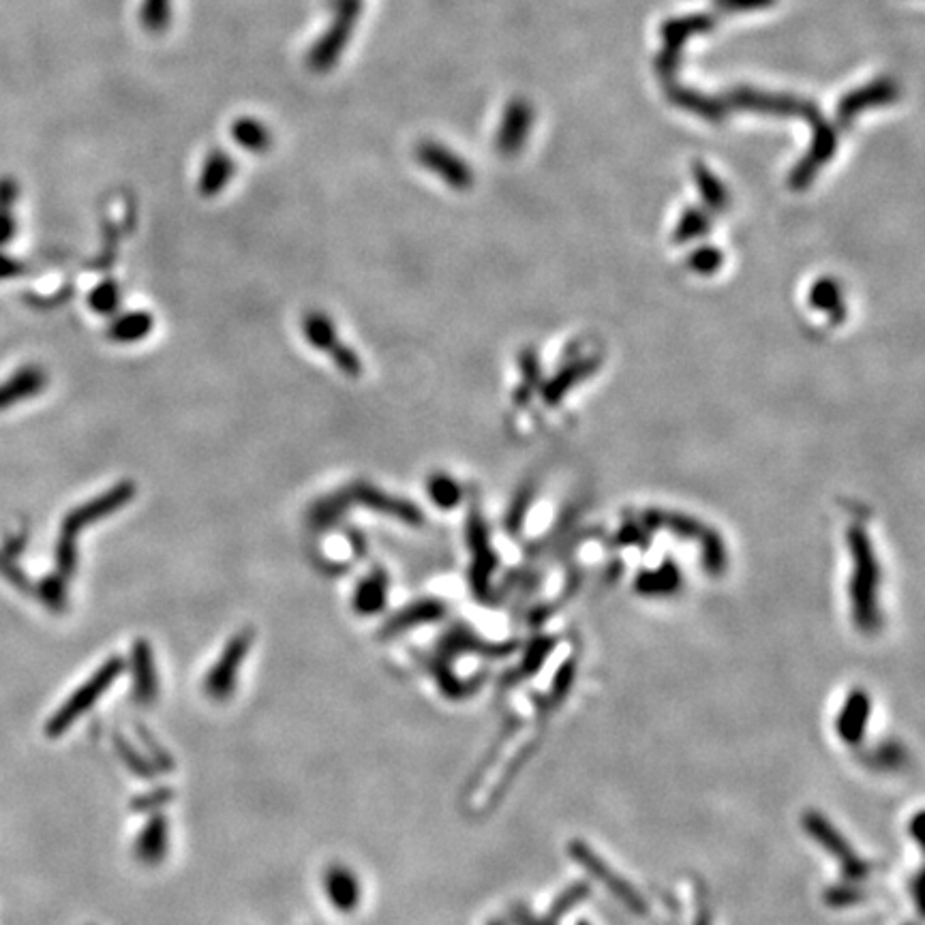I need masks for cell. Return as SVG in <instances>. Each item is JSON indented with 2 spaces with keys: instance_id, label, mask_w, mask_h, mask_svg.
Segmentation results:
<instances>
[{
  "instance_id": "1",
  "label": "cell",
  "mask_w": 925,
  "mask_h": 925,
  "mask_svg": "<svg viewBox=\"0 0 925 925\" xmlns=\"http://www.w3.org/2000/svg\"><path fill=\"white\" fill-rule=\"evenodd\" d=\"M846 540L853 559L851 585H848L853 621L863 634H872L881 628V606H878L881 568H878L872 542L861 527L853 525L848 529Z\"/></svg>"
},
{
  "instance_id": "2",
  "label": "cell",
  "mask_w": 925,
  "mask_h": 925,
  "mask_svg": "<svg viewBox=\"0 0 925 925\" xmlns=\"http://www.w3.org/2000/svg\"><path fill=\"white\" fill-rule=\"evenodd\" d=\"M645 523L651 529H669L671 534L679 538L696 540L701 544V559H703V568L707 570V574L722 576L726 572V566H729V553H726L722 536L714 532L711 527L688 517V514L660 512V510L647 512Z\"/></svg>"
},
{
  "instance_id": "3",
  "label": "cell",
  "mask_w": 925,
  "mask_h": 925,
  "mask_svg": "<svg viewBox=\"0 0 925 925\" xmlns=\"http://www.w3.org/2000/svg\"><path fill=\"white\" fill-rule=\"evenodd\" d=\"M123 671H125L123 658H110L103 666H99L97 673L90 677L84 686L75 690L67 699V703L50 718L48 729H45L48 735L58 737V735H63L67 729H71V726L80 720V716H84L86 711L95 707L99 696H103L112 688V684L120 675H123Z\"/></svg>"
},
{
  "instance_id": "4",
  "label": "cell",
  "mask_w": 925,
  "mask_h": 925,
  "mask_svg": "<svg viewBox=\"0 0 925 925\" xmlns=\"http://www.w3.org/2000/svg\"><path fill=\"white\" fill-rule=\"evenodd\" d=\"M801 827L803 831H808V836L818 846L825 848V851L840 863L846 881L861 883L870 876L872 872L870 863L866 859H861V855L851 844H848V840L842 836V833L833 827V823L825 814L816 812V810L806 812L801 816Z\"/></svg>"
},
{
  "instance_id": "5",
  "label": "cell",
  "mask_w": 925,
  "mask_h": 925,
  "mask_svg": "<svg viewBox=\"0 0 925 925\" xmlns=\"http://www.w3.org/2000/svg\"><path fill=\"white\" fill-rule=\"evenodd\" d=\"M568 853L574 863H579V866L591 878H596L598 883H602L606 891H609L615 900L624 904L630 913L639 915V917L647 915L649 908H647V900L641 896V891L636 889L630 881H626V878L619 872H615L589 844H585L583 840H572L568 844Z\"/></svg>"
},
{
  "instance_id": "6",
  "label": "cell",
  "mask_w": 925,
  "mask_h": 925,
  "mask_svg": "<svg viewBox=\"0 0 925 925\" xmlns=\"http://www.w3.org/2000/svg\"><path fill=\"white\" fill-rule=\"evenodd\" d=\"M467 544L472 549V568H469V585L478 600H487L491 594V581L497 570L499 557L495 555L489 538V527L482 512L472 508L467 517Z\"/></svg>"
},
{
  "instance_id": "7",
  "label": "cell",
  "mask_w": 925,
  "mask_h": 925,
  "mask_svg": "<svg viewBox=\"0 0 925 925\" xmlns=\"http://www.w3.org/2000/svg\"><path fill=\"white\" fill-rule=\"evenodd\" d=\"M253 645V632L240 630L227 641L223 654L212 664V669L204 677V692L212 701H227L236 690L238 671L242 662L247 660L249 649Z\"/></svg>"
},
{
  "instance_id": "8",
  "label": "cell",
  "mask_w": 925,
  "mask_h": 925,
  "mask_svg": "<svg viewBox=\"0 0 925 925\" xmlns=\"http://www.w3.org/2000/svg\"><path fill=\"white\" fill-rule=\"evenodd\" d=\"M302 335L305 339L324 354H330L332 362L339 371L350 377L362 375V360L356 356L354 350H350L345 343L339 341L337 328L332 324L330 317L322 311H311L305 315L302 320Z\"/></svg>"
},
{
  "instance_id": "9",
  "label": "cell",
  "mask_w": 925,
  "mask_h": 925,
  "mask_svg": "<svg viewBox=\"0 0 925 925\" xmlns=\"http://www.w3.org/2000/svg\"><path fill=\"white\" fill-rule=\"evenodd\" d=\"M337 18L328 28V33L313 45L309 54V65L313 71H328L337 63L343 48L352 37L358 13L362 9V0H335Z\"/></svg>"
},
{
  "instance_id": "10",
  "label": "cell",
  "mask_w": 925,
  "mask_h": 925,
  "mask_svg": "<svg viewBox=\"0 0 925 925\" xmlns=\"http://www.w3.org/2000/svg\"><path fill=\"white\" fill-rule=\"evenodd\" d=\"M133 497H135V484L129 482V480L118 482L116 487H112L110 491H105L103 495L95 497L93 502H88V504L80 506L78 510H73L67 517V521H65L63 536H60V538L75 542V536H78V532H82L84 527L93 525V523H97V521H101L105 517H110L112 512H116L120 508H125Z\"/></svg>"
},
{
  "instance_id": "11",
  "label": "cell",
  "mask_w": 925,
  "mask_h": 925,
  "mask_svg": "<svg viewBox=\"0 0 925 925\" xmlns=\"http://www.w3.org/2000/svg\"><path fill=\"white\" fill-rule=\"evenodd\" d=\"M812 129H814V140L810 146V153L795 165L791 178H788V185H791L795 191L808 189L812 185V180L816 178L818 170L829 163V159L833 157V153H836V148H838V135L829 123H825V118L812 120Z\"/></svg>"
},
{
  "instance_id": "12",
  "label": "cell",
  "mask_w": 925,
  "mask_h": 925,
  "mask_svg": "<svg viewBox=\"0 0 925 925\" xmlns=\"http://www.w3.org/2000/svg\"><path fill=\"white\" fill-rule=\"evenodd\" d=\"M416 159L422 168L431 170L437 178H442L446 185L457 191H467L474 185V172L469 163L452 153L450 148L435 144V142H422L416 148Z\"/></svg>"
},
{
  "instance_id": "13",
  "label": "cell",
  "mask_w": 925,
  "mask_h": 925,
  "mask_svg": "<svg viewBox=\"0 0 925 925\" xmlns=\"http://www.w3.org/2000/svg\"><path fill=\"white\" fill-rule=\"evenodd\" d=\"M345 493L347 497H350L352 504H360L379 514H386V517L403 521L407 525L424 523V514L416 504L407 502V499H401V497H392L384 493L382 489L373 487V484L369 482H356L352 484V487H347Z\"/></svg>"
},
{
  "instance_id": "14",
  "label": "cell",
  "mask_w": 925,
  "mask_h": 925,
  "mask_svg": "<svg viewBox=\"0 0 925 925\" xmlns=\"http://www.w3.org/2000/svg\"><path fill=\"white\" fill-rule=\"evenodd\" d=\"M729 103L735 105L739 110H752V112H765V114H801L806 116V120H816L821 118L818 110L812 103H803L793 97H784V95H767V93H756V90L750 88H739L733 90L729 95Z\"/></svg>"
},
{
  "instance_id": "15",
  "label": "cell",
  "mask_w": 925,
  "mask_h": 925,
  "mask_svg": "<svg viewBox=\"0 0 925 925\" xmlns=\"http://www.w3.org/2000/svg\"><path fill=\"white\" fill-rule=\"evenodd\" d=\"M517 649V643H489L480 639L476 632L467 626H454L448 634L439 641V658L450 660L461 654H476L484 658H506Z\"/></svg>"
},
{
  "instance_id": "16",
  "label": "cell",
  "mask_w": 925,
  "mask_h": 925,
  "mask_svg": "<svg viewBox=\"0 0 925 925\" xmlns=\"http://www.w3.org/2000/svg\"><path fill=\"white\" fill-rule=\"evenodd\" d=\"M872 714V701L866 690H853L846 696L844 707L836 720V733L846 746H859L866 737Z\"/></svg>"
},
{
  "instance_id": "17",
  "label": "cell",
  "mask_w": 925,
  "mask_h": 925,
  "mask_svg": "<svg viewBox=\"0 0 925 925\" xmlns=\"http://www.w3.org/2000/svg\"><path fill=\"white\" fill-rule=\"evenodd\" d=\"M324 893L337 913H354L362 902V885L358 876L341 863H332L324 872Z\"/></svg>"
},
{
  "instance_id": "18",
  "label": "cell",
  "mask_w": 925,
  "mask_h": 925,
  "mask_svg": "<svg viewBox=\"0 0 925 925\" xmlns=\"http://www.w3.org/2000/svg\"><path fill=\"white\" fill-rule=\"evenodd\" d=\"M446 611L448 609L442 600L422 598L414 604L405 606V609H401L394 617H390L384 624V628L379 630V636H382V639H392V636H399L412 628H418L424 624H437V621L444 619Z\"/></svg>"
},
{
  "instance_id": "19",
  "label": "cell",
  "mask_w": 925,
  "mask_h": 925,
  "mask_svg": "<svg viewBox=\"0 0 925 925\" xmlns=\"http://www.w3.org/2000/svg\"><path fill=\"white\" fill-rule=\"evenodd\" d=\"M131 677H133V696L142 705H150L159 696V675L153 647L148 641H135L131 649Z\"/></svg>"
},
{
  "instance_id": "20",
  "label": "cell",
  "mask_w": 925,
  "mask_h": 925,
  "mask_svg": "<svg viewBox=\"0 0 925 925\" xmlns=\"http://www.w3.org/2000/svg\"><path fill=\"white\" fill-rule=\"evenodd\" d=\"M532 118H534V112L523 99L510 101L508 110L504 114V120H502V127H499V133H497L499 153L506 157L519 153L527 140L529 127H532Z\"/></svg>"
},
{
  "instance_id": "21",
  "label": "cell",
  "mask_w": 925,
  "mask_h": 925,
  "mask_svg": "<svg viewBox=\"0 0 925 925\" xmlns=\"http://www.w3.org/2000/svg\"><path fill=\"white\" fill-rule=\"evenodd\" d=\"M898 95H900V90L891 80H878L866 88L853 90V93L846 95L838 105V123L848 125L863 110L878 108V105H887L891 101H896Z\"/></svg>"
},
{
  "instance_id": "22",
  "label": "cell",
  "mask_w": 925,
  "mask_h": 925,
  "mask_svg": "<svg viewBox=\"0 0 925 925\" xmlns=\"http://www.w3.org/2000/svg\"><path fill=\"white\" fill-rule=\"evenodd\" d=\"M600 365H602V360L598 356H581V358H574L572 362H568L566 367H561L549 379V382L544 384V388H542L544 403L557 405L572 388H576L581 382H585L589 375H594Z\"/></svg>"
},
{
  "instance_id": "23",
  "label": "cell",
  "mask_w": 925,
  "mask_h": 925,
  "mask_svg": "<svg viewBox=\"0 0 925 925\" xmlns=\"http://www.w3.org/2000/svg\"><path fill=\"white\" fill-rule=\"evenodd\" d=\"M170 851V825L163 814H153L133 844V855L144 866H159Z\"/></svg>"
},
{
  "instance_id": "24",
  "label": "cell",
  "mask_w": 925,
  "mask_h": 925,
  "mask_svg": "<svg viewBox=\"0 0 925 925\" xmlns=\"http://www.w3.org/2000/svg\"><path fill=\"white\" fill-rule=\"evenodd\" d=\"M707 28H714V18H709V15H694V18L675 20V22L664 24L662 33H664L666 48H664L662 56L658 58L660 73L662 75H671L675 71V65H677L681 43H684L692 33H699V30H707Z\"/></svg>"
},
{
  "instance_id": "25",
  "label": "cell",
  "mask_w": 925,
  "mask_h": 925,
  "mask_svg": "<svg viewBox=\"0 0 925 925\" xmlns=\"http://www.w3.org/2000/svg\"><path fill=\"white\" fill-rule=\"evenodd\" d=\"M388 589H390V579H388L386 570L382 568L371 570L367 576H362L354 589V596H352L354 611L362 617L382 613L388 602Z\"/></svg>"
},
{
  "instance_id": "26",
  "label": "cell",
  "mask_w": 925,
  "mask_h": 925,
  "mask_svg": "<svg viewBox=\"0 0 925 925\" xmlns=\"http://www.w3.org/2000/svg\"><path fill=\"white\" fill-rule=\"evenodd\" d=\"M684 585V576L673 559H664L656 570H643L634 581V591L645 598L673 596Z\"/></svg>"
},
{
  "instance_id": "27",
  "label": "cell",
  "mask_w": 925,
  "mask_h": 925,
  "mask_svg": "<svg viewBox=\"0 0 925 925\" xmlns=\"http://www.w3.org/2000/svg\"><path fill=\"white\" fill-rule=\"evenodd\" d=\"M234 161L232 157L225 153V150H210V155L206 157L202 165V174H200V193L204 197H215L219 195L227 183H230L234 176Z\"/></svg>"
},
{
  "instance_id": "28",
  "label": "cell",
  "mask_w": 925,
  "mask_h": 925,
  "mask_svg": "<svg viewBox=\"0 0 925 925\" xmlns=\"http://www.w3.org/2000/svg\"><path fill=\"white\" fill-rule=\"evenodd\" d=\"M810 305L816 311H825L833 324L842 322L846 317V307H844V296H842V287L838 281H833L829 277L818 279L812 290H810Z\"/></svg>"
},
{
  "instance_id": "29",
  "label": "cell",
  "mask_w": 925,
  "mask_h": 925,
  "mask_svg": "<svg viewBox=\"0 0 925 925\" xmlns=\"http://www.w3.org/2000/svg\"><path fill=\"white\" fill-rule=\"evenodd\" d=\"M555 639H549V636H536V639L529 643V647L525 649V654H523V660L521 664L517 666V671H512L508 677H506V686H514V684H519V681L523 679H529V677H534L540 669H542V664L547 662V658L551 656V651L555 649Z\"/></svg>"
},
{
  "instance_id": "30",
  "label": "cell",
  "mask_w": 925,
  "mask_h": 925,
  "mask_svg": "<svg viewBox=\"0 0 925 925\" xmlns=\"http://www.w3.org/2000/svg\"><path fill=\"white\" fill-rule=\"evenodd\" d=\"M153 326H155L153 315L146 311H131V313L120 315L118 320L110 326V339L116 343H123V345L138 343L153 332Z\"/></svg>"
},
{
  "instance_id": "31",
  "label": "cell",
  "mask_w": 925,
  "mask_h": 925,
  "mask_svg": "<svg viewBox=\"0 0 925 925\" xmlns=\"http://www.w3.org/2000/svg\"><path fill=\"white\" fill-rule=\"evenodd\" d=\"M694 183L696 187H699V193L703 197V202L707 204V208L716 210V212H724L726 208H729L731 204L729 191H726V187L722 185V180L714 176V172H709L707 165H703L701 161L694 163Z\"/></svg>"
},
{
  "instance_id": "32",
  "label": "cell",
  "mask_w": 925,
  "mask_h": 925,
  "mask_svg": "<svg viewBox=\"0 0 925 925\" xmlns=\"http://www.w3.org/2000/svg\"><path fill=\"white\" fill-rule=\"evenodd\" d=\"M669 95L679 105V108H684L696 116H703L711 120V123H720V120L724 118V105L718 103L716 99H709L701 93H696V90L671 88Z\"/></svg>"
},
{
  "instance_id": "33",
  "label": "cell",
  "mask_w": 925,
  "mask_h": 925,
  "mask_svg": "<svg viewBox=\"0 0 925 925\" xmlns=\"http://www.w3.org/2000/svg\"><path fill=\"white\" fill-rule=\"evenodd\" d=\"M431 671H433V677L437 681L439 690H442V694L448 696V699H452V701L465 699V696L476 692L478 684H482V679H474V681L459 679L457 675L450 671L448 660H444V658L431 660Z\"/></svg>"
},
{
  "instance_id": "34",
  "label": "cell",
  "mask_w": 925,
  "mask_h": 925,
  "mask_svg": "<svg viewBox=\"0 0 925 925\" xmlns=\"http://www.w3.org/2000/svg\"><path fill=\"white\" fill-rule=\"evenodd\" d=\"M232 138L238 146L251 150V153H266L272 144L270 131L255 118H238L232 125Z\"/></svg>"
},
{
  "instance_id": "35",
  "label": "cell",
  "mask_w": 925,
  "mask_h": 925,
  "mask_svg": "<svg viewBox=\"0 0 925 925\" xmlns=\"http://www.w3.org/2000/svg\"><path fill=\"white\" fill-rule=\"evenodd\" d=\"M350 506H352V502H350V497H347L345 491L335 493V495H328V497L320 499V502H317L311 508L309 523H311L313 529H317V532H322V529H328L335 523H339L341 517H343V512Z\"/></svg>"
},
{
  "instance_id": "36",
  "label": "cell",
  "mask_w": 925,
  "mask_h": 925,
  "mask_svg": "<svg viewBox=\"0 0 925 925\" xmlns=\"http://www.w3.org/2000/svg\"><path fill=\"white\" fill-rule=\"evenodd\" d=\"M427 493L431 497V502L437 508H442V510L457 508L461 504V499H463L461 484L454 480L452 476L444 474V472H437V474L429 476Z\"/></svg>"
},
{
  "instance_id": "37",
  "label": "cell",
  "mask_w": 925,
  "mask_h": 925,
  "mask_svg": "<svg viewBox=\"0 0 925 925\" xmlns=\"http://www.w3.org/2000/svg\"><path fill=\"white\" fill-rule=\"evenodd\" d=\"M574 677H576V662L574 660H568V662H564L559 666V671H557V675L553 679L551 692L547 696H542V699L536 703L542 714H551L555 707H559L561 703L568 699V694H570L572 684H574Z\"/></svg>"
},
{
  "instance_id": "38",
  "label": "cell",
  "mask_w": 925,
  "mask_h": 925,
  "mask_svg": "<svg viewBox=\"0 0 925 925\" xmlns=\"http://www.w3.org/2000/svg\"><path fill=\"white\" fill-rule=\"evenodd\" d=\"M45 386V375L39 369H26L20 375H15V379L3 388V394H0V403L7 405L13 401H20L26 397H33L41 388Z\"/></svg>"
},
{
  "instance_id": "39",
  "label": "cell",
  "mask_w": 925,
  "mask_h": 925,
  "mask_svg": "<svg viewBox=\"0 0 925 925\" xmlns=\"http://www.w3.org/2000/svg\"><path fill=\"white\" fill-rule=\"evenodd\" d=\"M589 893H591L589 883L579 881V883L570 885L568 889L561 891L559 896L553 900V904L549 906L547 917H542V921L547 925H559V921L564 919L576 904H581V902H585L589 898Z\"/></svg>"
},
{
  "instance_id": "40",
  "label": "cell",
  "mask_w": 925,
  "mask_h": 925,
  "mask_svg": "<svg viewBox=\"0 0 925 925\" xmlns=\"http://www.w3.org/2000/svg\"><path fill=\"white\" fill-rule=\"evenodd\" d=\"M709 227H711L709 215L703 208H688L684 215L679 217V223L675 227L673 238H675L677 245H684V242L707 236Z\"/></svg>"
},
{
  "instance_id": "41",
  "label": "cell",
  "mask_w": 925,
  "mask_h": 925,
  "mask_svg": "<svg viewBox=\"0 0 925 925\" xmlns=\"http://www.w3.org/2000/svg\"><path fill=\"white\" fill-rule=\"evenodd\" d=\"M863 763H866L870 769H898L906 763V752L898 743H885V746L876 748L863 756Z\"/></svg>"
},
{
  "instance_id": "42",
  "label": "cell",
  "mask_w": 925,
  "mask_h": 925,
  "mask_svg": "<svg viewBox=\"0 0 925 925\" xmlns=\"http://www.w3.org/2000/svg\"><path fill=\"white\" fill-rule=\"evenodd\" d=\"M521 369H523V384L517 388V394H514V401H517L519 405L527 403L529 397H532V390L540 384L542 371H540V362H538L536 352L527 350L521 356Z\"/></svg>"
},
{
  "instance_id": "43",
  "label": "cell",
  "mask_w": 925,
  "mask_h": 925,
  "mask_svg": "<svg viewBox=\"0 0 925 925\" xmlns=\"http://www.w3.org/2000/svg\"><path fill=\"white\" fill-rule=\"evenodd\" d=\"M116 748L120 752V758H123V763L129 767L131 773H135V776L144 780H153L157 776V767L150 765L125 737H116Z\"/></svg>"
},
{
  "instance_id": "44",
  "label": "cell",
  "mask_w": 925,
  "mask_h": 925,
  "mask_svg": "<svg viewBox=\"0 0 925 925\" xmlns=\"http://www.w3.org/2000/svg\"><path fill=\"white\" fill-rule=\"evenodd\" d=\"M532 502H534V489H532V484H525V487L519 489L517 497H514V502L506 514V527L512 536L521 534V527L525 523L527 510L529 506H532Z\"/></svg>"
},
{
  "instance_id": "45",
  "label": "cell",
  "mask_w": 925,
  "mask_h": 925,
  "mask_svg": "<svg viewBox=\"0 0 925 925\" xmlns=\"http://www.w3.org/2000/svg\"><path fill=\"white\" fill-rule=\"evenodd\" d=\"M722 264H724V253L709 245L699 247L688 257V266L696 272V275H703V277L714 275V272L722 268Z\"/></svg>"
},
{
  "instance_id": "46",
  "label": "cell",
  "mask_w": 925,
  "mask_h": 925,
  "mask_svg": "<svg viewBox=\"0 0 925 925\" xmlns=\"http://www.w3.org/2000/svg\"><path fill=\"white\" fill-rule=\"evenodd\" d=\"M90 307L99 315H112L120 305V290L114 281L99 283L88 298Z\"/></svg>"
},
{
  "instance_id": "47",
  "label": "cell",
  "mask_w": 925,
  "mask_h": 925,
  "mask_svg": "<svg viewBox=\"0 0 925 925\" xmlns=\"http://www.w3.org/2000/svg\"><path fill=\"white\" fill-rule=\"evenodd\" d=\"M170 22V0H144L142 5V24L159 33Z\"/></svg>"
},
{
  "instance_id": "48",
  "label": "cell",
  "mask_w": 925,
  "mask_h": 925,
  "mask_svg": "<svg viewBox=\"0 0 925 925\" xmlns=\"http://www.w3.org/2000/svg\"><path fill=\"white\" fill-rule=\"evenodd\" d=\"M866 900V893L857 887H831L825 893V902L833 908H844V906H853L857 902Z\"/></svg>"
},
{
  "instance_id": "49",
  "label": "cell",
  "mask_w": 925,
  "mask_h": 925,
  "mask_svg": "<svg viewBox=\"0 0 925 925\" xmlns=\"http://www.w3.org/2000/svg\"><path fill=\"white\" fill-rule=\"evenodd\" d=\"M172 797L174 793H170L168 788H157V791H150L138 799H133V810H140V812L155 810V808L165 806V803H168Z\"/></svg>"
},
{
  "instance_id": "50",
  "label": "cell",
  "mask_w": 925,
  "mask_h": 925,
  "mask_svg": "<svg viewBox=\"0 0 925 925\" xmlns=\"http://www.w3.org/2000/svg\"><path fill=\"white\" fill-rule=\"evenodd\" d=\"M776 3V0H716V5L726 11H748V9H763Z\"/></svg>"
},
{
  "instance_id": "51",
  "label": "cell",
  "mask_w": 925,
  "mask_h": 925,
  "mask_svg": "<svg viewBox=\"0 0 925 925\" xmlns=\"http://www.w3.org/2000/svg\"><path fill=\"white\" fill-rule=\"evenodd\" d=\"M615 540L619 544H624V547H632V544H645V532H641V529L632 523L621 529Z\"/></svg>"
},
{
  "instance_id": "52",
  "label": "cell",
  "mask_w": 925,
  "mask_h": 925,
  "mask_svg": "<svg viewBox=\"0 0 925 925\" xmlns=\"http://www.w3.org/2000/svg\"><path fill=\"white\" fill-rule=\"evenodd\" d=\"M694 925H711V906L703 889L696 891V919Z\"/></svg>"
},
{
  "instance_id": "53",
  "label": "cell",
  "mask_w": 925,
  "mask_h": 925,
  "mask_svg": "<svg viewBox=\"0 0 925 925\" xmlns=\"http://www.w3.org/2000/svg\"><path fill=\"white\" fill-rule=\"evenodd\" d=\"M41 594H43V598H45V602H48V604L60 606V604H63V600H65V587H63V583H58V581H54V583H45V585L41 587Z\"/></svg>"
},
{
  "instance_id": "54",
  "label": "cell",
  "mask_w": 925,
  "mask_h": 925,
  "mask_svg": "<svg viewBox=\"0 0 925 925\" xmlns=\"http://www.w3.org/2000/svg\"><path fill=\"white\" fill-rule=\"evenodd\" d=\"M512 919L517 925H547L542 919H538V917H534L532 913H529L523 904H517L512 908ZM579 925H589V923H579Z\"/></svg>"
},
{
  "instance_id": "55",
  "label": "cell",
  "mask_w": 925,
  "mask_h": 925,
  "mask_svg": "<svg viewBox=\"0 0 925 925\" xmlns=\"http://www.w3.org/2000/svg\"><path fill=\"white\" fill-rule=\"evenodd\" d=\"M911 891H913V900H915V906H917V911L923 913V872H917L915 878H913V885H911Z\"/></svg>"
},
{
  "instance_id": "56",
  "label": "cell",
  "mask_w": 925,
  "mask_h": 925,
  "mask_svg": "<svg viewBox=\"0 0 925 925\" xmlns=\"http://www.w3.org/2000/svg\"><path fill=\"white\" fill-rule=\"evenodd\" d=\"M921 821H923V814L917 812L915 818H913V823H911V833H913V840H915L917 844H923V836H921V825H923V823H921Z\"/></svg>"
},
{
  "instance_id": "57",
  "label": "cell",
  "mask_w": 925,
  "mask_h": 925,
  "mask_svg": "<svg viewBox=\"0 0 925 925\" xmlns=\"http://www.w3.org/2000/svg\"><path fill=\"white\" fill-rule=\"evenodd\" d=\"M489 925H506V923H504V921H499V919H491Z\"/></svg>"
}]
</instances>
